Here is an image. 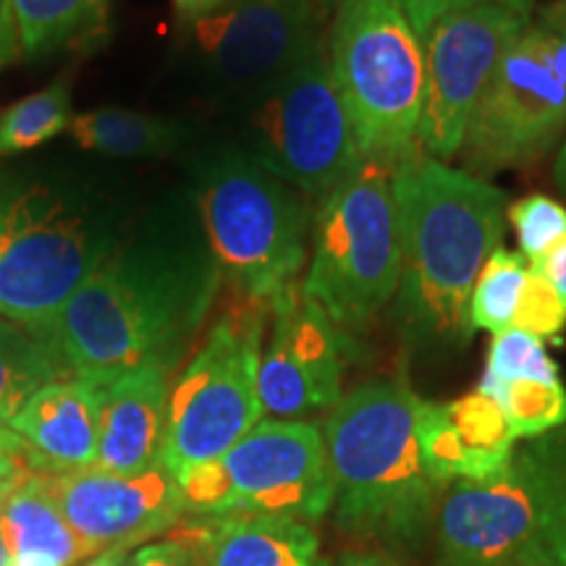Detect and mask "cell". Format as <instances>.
Listing matches in <instances>:
<instances>
[{"instance_id":"6da1fadb","label":"cell","mask_w":566,"mask_h":566,"mask_svg":"<svg viewBox=\"0 0 566 566\" xmlns=\"http://www.w3.org/2000/svg\"><path fill=\"white\" fill-rule=\"evenodd\" d=\"M202 226L168 218L108 247L71 296L53 342L74 378L111 384L139 367H174L221 286Z\"/></svg>"},{"instance_id":"7a4b0ae2","label":"cell","mask_w":566,"mask_h":566,"mask_svg":"<svg viewBox=\"0 0 566 566\" xmlns=\"http://www.w3.org/2000/svg\"><path fill=\"white\" fill-rule=\"evenodd\" d=\"M401 226L396 331L415 349H459L472 338L470 300L504 237V189L420 150L394 166Z\"/></svg>"},{"instance_id":"3957f363","label":"cell","mask_w":566,"mask_h":566,"mask_svg":"<svg viewBox=\"0 0 566 566\" xmlns=\"http://www.w3.org/2000/svg\"><path fill=\"white\" fill-rule=\"evenodd\" d=\"M422 399L405 378L370 380L338 399L323 424L336 522L352 535L412 551L428 537L438 488L417 441Z\"/></svg>"},{"instance_id":"277c9868","label":"cell","mask_w":566,"mask_h":566,"mask_svg":"<svg viewBox=\"0 0 566 566\" xmlns=\"http://www.w3.org/2000/svg\"><path fill=\"white\" fill-rule=\"evenodd\" d=\"M113 244L80 189L0 171V317L45 338Z\"/></svg>"},{"instance_id":"5b68a950","label":"cell","mask_w":566,"mask_h":566,"mask_svg":"<svg viewBox=\"0 0 566 566\" xmlns=\"http://www.w3.org/2000/svg\"><path fill=\"white\" fill-rule=\"evenodd\" d=\"M197 218L233 294L271 304L294 286L307 260V197L250 153L221 150L197 171Z\"/></svg>"},{"instance_id":"8992f818","label":"cell","mask_w":566,"mask_h":566,"mask_svg":"<svg viewBox=\"0 0 566 566\" xmlns=\"http://www.w3.org/2000/svg\"><path fill=\"white\" fill-rule=\"evenodd\" d=\"M391 160L365 158L317 205L302 292L342 328H359L394 300L401 226Z\"/></svg>"},{"instance_id":"52a82bcc","label":"cell","mask_w":566,"mask_h":566,"mask_svg":"<svg viewBox=\"0 0 566 566\" xmlns=\"http://www.w3.org/2000/svg\"><path fill=\"white\" fill-rule=\"evenodd\" d=\"M331 74L365 158L396 163L417 147L424 45L396 0H342Z\"/></svg>"},{"instance_id":"ba28073f","label":"cell","mask_w":566,"mask_h":566,"mask_svg":"<svg viewBox=\"0 0 566 566\" xmlns=\"http://www.w3.org/2000/svg\"><path fill=\"white\" fill-rule=\"evenodd\" d=\"M271 304L233 294L168 394L160 462L176 480L223 457L263 417L258 391Z\"/></svg>"},{"instance_id":"9c48e42d","label":"cell","mask_w":566,"mask_h":566,"mask_svg":"<svg viewBox=\"0 0 566 566\" xmlns=\"http://www.w3.org/2000/svg\"><path fill=\"white\" fill-rule=\"evenodd\" d=\"M566 129V0L530 13L472 113L462 158L472 176L525 166Z\"/></svg>"},{"instance_id":"30bf717a","label":"cell","mask_w":566,"mask_h":566,"mask_svg":"<svg viewBox=\"0 0 566 566\" xmlns=\"http://www.w3.org/2000/svg\"><path fill=\"white\" fill-rule=\"evenodd\" d=\"M197 516H283L315 522L334 504L323 430L302 420L258 422L223 457L179 478Z\"/></svg>"},{"instance_id":"8fae6325","label":"cell","mask_w":566,"mask_h":566,"mask_svg":"<svg viewBox=\"0 0 566 566\" xmlns=\"http://www.w3.org/2000/svg\"><path fill=\"white\" fill-rule=\"evenodd\" d=\"M247 145L260 166L307 200H323L365 160L323 42L286 74L254 92Z\"/></svg>"},{"instance_id":"7c38bea8","label":"cell","mask_w":566,"mask_h":566,"mask_svg":"<svg viewBox=\"0 0 566 566\" xmlns=\"http://www.w3.org/2000/svg\"><path fill=\"white\" fill-rule=\"evenodd\" d=\"M551 438L514 451L499 475L454 483L436 512L441 566H525L533 562L551 499Z\"/></svg>"},{"instance_id":"4fadbf2b","label":"cell","mask_w":566,"mask_h":566,"mask_svg":"<svg viewBox=\"0 0 566 566\" xmlns=\"http://www.w3.org/2000/svg\"><path fill=\"white\" fill-rule=\"evenodd\" d=\"M530 13L506 3H480L446 13L422 34L424 103L417 129L422 155L441 163L459 155L472 113Z\"/></svg>"},{"instance_id":"5bb4252c","label":"cell","mask_w":566,"mask_h":566,"mask_svg":"<svg viewBox=\"0 0 566 566\" xmlns=\"http://www.w3.org/2000/svg\"><path fill=\"white\" fill-rule=\"evenodd\" d=\"M42 480L90 558L153 543L189 514L179 480L163 462L132 475L84 467L42 472Z\"/></svg>"},{"instance_id":"9a60e30c","label":"cell","mask_w":566,"mask_h":566,"mask_svg":"<svg viewBox=\"0 0 566 566\" xmlns=\"http://www.w3.org/2000/svg\"><path fill=\"white\" fill-rule=\"evenodd\" d=\"M321 0H226L189 34L212 76L252 95L321 42Z\"/></svg>"},{"instance_id":"2e32d148","label":"cell","mask_w":566,"mask_h":566,"mask_svg":"<svg viewBox=\"0 0 566 566\" xmlns=\"http://www.w3.org/2000/svg\"><path fill=\"white\" fill-rule=\"evenodd\" d=\"M271 342L260 354L258 391L275 420L334 409L342 399L336 323L294 283L271 302Z\"/></svg>"},{"instance_id":"e0dca14e","label":"cell","mask_w":566,"mask_h":566,"mask_svg":"<svg viewBox=\"0 0 566 566\" xmlns=\"http://www.w3.org/2000/svg\"><path fill=\"white\" fill-rule=\"evenodd\" d=\"M417 441L424 472L441 491L499 475L512 462L516 438L501 407L475 391L449 405L422 401Z\"/></svg>"},{"instance_id":"ac0fdd59","label":"cell","mask_w":566,"mask_h":566,"mask_svg":"<svg viewBox=\"0 0 566 566\" xmlns=\"http://www.w3.org/2000/svg\"><path fill=\"white\" fill-rule=\"evenodd\" d=\"M171 367L150 365L103 384L95 464L132 475L158 464L166 441Z\"/></svg>"},{"instance_id":"d6986e66","label":"cell","mask_w":566,"mask_h":566,"mask_svg":"<svg viewBox=\"0 0 566 566\" xmlns=\"http://www.w3.org/2000/svg\"><path fill=\"white\" fill-rule=\"evenodd\" d=\"M103 386L66 378L40 388L9 422L30 446L40 472H74L95 464Z\"/></svg>"},{"instance_id":"ffe728a7","label":"cell","mask_w":566,"mask_h":566,"mask_svg":"<svg viewBox=\"0 0 566 566\" xmlns=\"http://www.w3.org/2000/svg\"><path fill=\"white\" fill-rule=\"evenodd\" d=\"M208 566H331L307 522L283 516H205Z\"/></svg>"},{"instance_id":"44dd1931","label":"cell","mask_w":566,"mask_h":566,"mask_svg":"<svg viewBox=\"0 0 566 566\" xmlns=\"http://www.w3.org/2000/svg\"><path fill=\"white\" fill-rule=\"evenodd\" d=\"M0 533L11 558L40 556L55 566H74L90 558L45 488L42 472H34L11 493L0 514Z\"/></svg>"},{"instance_id":"7402d4cb","label":"cell","mask_w":566,"mask_h":566,"mask_svg":"<svg viewBox=\"0 0 566 566\" xmlns=\"http://www.w3.org/2000/svg\"><path fill=\"white\" fill-rule=\"evenodd\" d=\"M71 137L84 150L111 158H155L181 145L187 132L171 118L126 108H97L80 113L69 124Z\"/></svg>"},{"instance_id":"603a6c76","label":"cell","mask_w":566,"mask_h":566,"mask_svg":"<svg viewBox=\"0 0 566 566\" xmlns=\"http://www.w3.org/2000/svg\"><path fill=\"white\" fill-rule=\"evenodd\" d=\"M74 378L53 338L0 317V420L11 422L40 388Z\"/></svg>"},{"instance_id":"cb8c5ba5","label":"cell","mask_w":566,"mask_h":566,"mask_svg":"<svg viewBox=\"0 0 566 566\" xmlns=\"http://www.w3.org/2000/svg\"><path fill=\"white\" fill-rule=\"evenodd\" d=\"M21 53L48 55L97 30L105 0H9Z\"/></svg>"},{"instance_id":"d4e9b609","label":"cell","mask_w":566,"mask_h":566,"mask_svg":"<svg viewBox=\"0 0 566 566\" xmlns=\"http://www.w3.org/2000/svg\"><path fill=\"white\" fill-rule=\"evenodd\" d=\"M478 391L491 396L501 407L514 438H541L566 424V388L562 380H495L483 375Z\"/></svg>"},{"instance_id":"484cf974","label":"cell","mask_w":566,"mask_h":566,"mask_svg":"<svg viewBox=\"0 0 566 566\" xmlns=\"http://www.w3.org/2000/svg\"><path fill=\"white\" fill-rule=\"evenodd\" d=\"M71 118L74 113L69 82L59 80L51 87L32 92L30 97L0 113V158L45 145L69 129Z\"/></svg>"},{"instance_id":"4316f807","label":"cell","mask_w":566,"mask_h":566,"mask_svg":"<svg viewBox=\"0 0 566 566\" xmlns=\"http://www.w3.org/2000/svg\"><path fill=\"white\" fill-rule=\"evenodd\" d=\"M527 281V265L520 252H509L499 247L483 271L478 275L470 300V323L472 331H491L504 334L514 325L516 307H520L522 289Z\"/></svg>"},{"instance_id":"83f0119b","label":"cell","mask_w":566,"mask_h":566,"mask_svg":"<svg viewBox=\"0 0 566 566\" xmlns=\"http://www.w3.org/2000/svg\"><path fill=\"white\" fill-rule=\"evenodd\" d=\"M485 375L495 380H543V384L562 380L558 365L548 357L541 338L520 328H509L493 336Z\"/></svg>"},{"instance_id":"f1b7e54d","label":"cell","mask_w":566,"mask_h":566,"mask_svg":"<svg viewBox=\"0 0 566 566\" xmlns=\"http://www.w3.org/2000/svg\"><path fill=\"white\" fill-rule=\"evenodd\" d=\"M506 216L516 231L520 254L530 258V263H537L566 242V208L548 195L522 197L506 210Z\"/></svg>"},{"instance_id":"f546056e","label":"cell","mask_w":566,"mask_h":566,"mask_svg":"<svg viewBox=\"0 0 566 566\" xmlns=\"http://www.w3.org/2000/svg\"><path fill=\"white\" fill-rule=\"evenodd\" d=\"M551 438V499L541 537L533 554L535 566H566V424L548 433Z\"/></svg>"},{"instance_id":"4dcf8cb0","label":"cell","mask_w":566,"mask_h":566,"mask_svg":"<svg viewBox=\"0 0 566 566\" xmlns=\"http://www.w3.org/2000/svg\"><path fill=\"white\" fill-rule=\"evenodd\" d=\"M512 328L533 334L541 342H562V334L566 331V304L546 275L535 268L527 271Z\"/></svg>"},{"instance_id":"1f68e13d","label":"cell","mask_w":566,"mask_h":566,"mask_svg":"<svg viewBox=\"0 0 566 566\" xmlns=\"http://www.w3.org/2000/svg\"><path fill=\"white\" fill-rule=\"evenodd\" d=\"M129 566H208V522H181L163 541L145 543L129 556Z\"/></svg>"},{"instance_id":"d6a6232c","label":"cell","mask_w":566,"mask_h":566,"mask_svg":"<svg viewBox=\"0 0 566 566\" xmlns=\"http://www.w3.org/2000/svg\"><path fill=\"white\" fill-rule=\"evenodd\" d=\"M396 3L401 6V11H405L407 19L412 21L415 32L422 38V34L430 30V24L446 17V13L472 9V6L480 3H506L514 6V9L533 11L535 0H396Z\"/></svg>"},{"instance_id":"836d02e7","label":"cell","mask_w":566,"mask_h":566,"mask_svg":"<svg viewBox=\"0 0 566 566\" xmlns=\"http://www.w3.org/2000/svg\"><path fill=\"white\" fill-rule=\"evenodd\" d=\"M530 268H535V271L546 275L551 286L556 289L558 296H562L566 304V242L558 244L556 250H551L546 258L537 260V263H533Z\"/></svg>"},{"instance_id":"e575fe53","label":"cell","mask_w":566,"mask_h":566,"mask_svg":"<svg viewBox=\"0 0 566 566\" xmlns=\"http://www.w3.org/2000/svg\"><path fill=\"white\" fill-rule=\"evenodd\" d=\"M38 464H34L32 457L24 454H13L9 449H0V485L6 483H21L30 475H34Z\"/></svg>"},{"instance_id":"d590c367","label":"cell","mask_w":566,"mask_h":566,"mask_svg":"<svg viewBox=\"0 0 566 566\" xmlns=\"http://www.w3.org/2000/svg\"><path fill=\"white\" fill-rule=\"evenodd\" d=\"M19 55H21V45H19L17 21H13L11 6H6L3 13H0V71L11 66Z\"/></svg>"},{"instance_id":"8d00e7d4","label":"cell","mask_w":566,"mask_h":566,"mask_svg":"<svg viewBox=\"0 0 566 566\" xmlns=\"http://www.w3.org/2000/svg\"><path fill=\"white\" fill-rule=\"evenodd\" d=\"M226 0H174V9L179 13L184 24H192V21L202 19L205 13L216 11L218 6H223Z\"/></svg>"},{"instance_id":"74e56055","label":"cell","mask_w":566,"mask_h":566,"mask_svg":"<svg viewBox=\"0 0 566 566\" xmlns=\"http://www.w3.org/2000/svg\"><path fill=\"white\" fill-rule=\"evenodd\" d=\"M336 566H399V562L384 551H357V554H344Z\"/></svg>"},{"instance_id":"f35d334b","label":"cell","mask_w":566,"mask_h":566,"mask_svg":"<svg viewBox=\"0 0 566 566\" xmlns=\"http://www.w3.org/2000/svg\"><path fill=\"white\" fill-rule=\"evenodd\" d=\"M0 449H9V451H13V454H24V457L34 459L30 446H27L17 433H13L11 424L6 420H0ZM34 464H38V459H34ZM38 470H40V464H38Z\"/></svg>"},{"instance_id":"ab89813d","label":"cell","mask_w":566,"mask_h":566,"mask_svg":"<svg viewBox=\"0 0 566 566\" xmlns=\"http://www.w3.org/2000/svg\"><path fill=\"white\" fill-rule=\"evenodd\" d=\"M87 566H129V556H126V551H105Z\"/></svg>"},{"instance_id":"60d3db41","label":"cell","mask_w":566,"mask_h":566,"mask_svg":"<svg viewBox=\"0 0 566 566\" xmlns=\"http://www.w3.org/2000/svg\"><path fill=\"white\" fill-rule=\"evenodd\" d=\"M554 179L558 184V189L566 195V139L562 145V150H558V158H556V166H554Z\"/></svg>"},{"instance_id":"b9f144b4","label":"cell","mask_w":566,"mask_h":566,"mask_svg":"<svg viewBox=\"0 0 566 566\" xmlns=\"http://www.w3.org/2000/svg\"><path fill=\"white\" fill-rule=\"evenodd\" d=\"M11 566H55V564L40 556H19V558H11Z\"/></svg>"},{"instance_id":"7bdbcfd3","label":"cell","mask_w":566,"mask_h":566,"mask_svg":"<svg viewBox=\"0 0 566 566\" xmlns=\"http://www.w3.org/2000/svg\"><path fill=\"white\" fill-rule=\"evenodd\" d=\"M21 483H24V480H21ZM21 483H6V485H0V514H3V509H6V504H9L11 493L17 491V488H19Z\"/></svg>"},{"instance_id":"ee69618b","label":"cell","mask_w":566,"mask_h":566,"mask_svg":"<svg viewBox=\"0 0 566 566\" xmlns=\"http://www.w3.org/2000/svg\"><path fill=\"white\" fill-rule=\"evenodd\" d=\"M0 566H11V554H9V546H6V541H3V533H0Z\"/></svg>"},{"instance_id":"f6af8a7d","label":"cell","mask_w":566,"mask_h":566,"mask_svg":"<svg viewBox=\"0 0 566 566\" xmlns=\"http://www.w3.org/2000/svg\"><path fill=\"white\" fill-rule=\"evenodd\" d=\"M6 6H9V0H0V13H3Z\"/></svg>"},{"instance_id":"bcb514c9","label":"cell","mask_w":566,"mask_h":566,"mask_svg":"<svg viewBox=\"0 0 566 566\" xmlns=\"http://www.w3.org/2000/svg\"><path fill=\"white\" fill-rule=\"evenodd\" d=\"M321 3H323V6H334V0H321Z\"/></svg>"},{"instance_id":"7dc6e473","label":"cell","mask_w":566,"mask_h":566,"mask_svg":"<svg viewBox=\"0 0 566 566\" xmlns=\"http://www.w3.org/2000/svg\"><path fill=\"white\" fill-rule=\"evenodd\" d=\"M525 566H535V564H525Z\"/></svg>"}]
</instances>
